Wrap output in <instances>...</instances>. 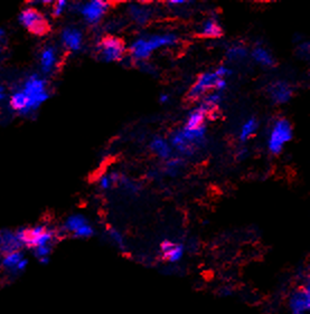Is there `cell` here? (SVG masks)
<instances>
[{"label":"cell","instance_id":"obj_1","mask_svg":"<svg viewBox=\"0 0 310 314\" xmlns=\"http://www.w3.org/2000/svg\"><path fill=\"white\" fill-rule=\"evenodd\" d=\"M180 41L179 34L169 29L140 33L128 44V57L133 64L150 61L156 53L177 47Z\"/></svg>","mask_w":310,"mask_h":314},{"label":"cell","instance_id":"obj_2","mask_svg":"<svg viewBox=\"0 0 310 314\" xmlns=\"http://www.w3.org/2000/svg\"><path fill=\"white\" fill-rule=\"evenodd\" d=\"M169 142L174 154L181 158H190L205 148L207 143V125L201 128L180 126L169 134Z\"/></svg>","mask_w":310,"mask_h":314},{"label":"cell","instance_id":"obj_3","mask_svg":"<svg viewBox=\"0 0 310 314\" xmlns=\"http://www.w3.org/2000/svg\"><path fill=\"white\" fill-rule=\"evenodd\" d=\"M295 137L294 124L289 118L278 117L270 122L266 130V150L273 156H279Z\"/></svg>","mask_w":310,"mask_h":314},{"label":"cell","instance_id":"obj_4","mask_svg":"<svg viewBox=\"0 0 310 314\" xmlns=\"http://www.w3.org/2000/svg\"><path fill=\"white\" fill-rule=\"evenodd\" d=\"M94 53L97 61L105 64H116L128 57V44L117 35H104L96 41Z\"/></svg>","mask_w":310,"mask_h":314},{"label":"cell","instance_id":"obj_5","mask_svg":"<svg viewBox=\"0 0 310 314\" xmlns=\"http://www.w3.org/2000/svg\"><path fill=\"white\" fill-rule=\"evenodd\" d=\"M111 8L112 3L107 0H88L78 2L75 6V9L83 22L91 27L99 26L102 22H104Z\"/></svg>","mask_w":310,"mask_h":314},{"label":"cell","instance_id":"obj_6","mask_svg":"<svg viewBox=\"0 0 310 314\" xmlns=\"http://www.w3.org/2000/svg\"><path fill=\"white\" fill-rule=\"evenodd\" d=\"M23 92L29 100V111H35L50 96L47 91V80L38 75H33L26 80Z\"/></svg>","mask_w":310,"mask_h":314},{"label":"cell","instance_id":"obj_7","mask_svg":"<svg viewBox=\"0 0 310 314\" xmlns=\"http://www.w3.org/2000/svg\"><path fill=\"white\" fill-rule=\"evenodd\" d=\"M221 79L214 71H205L199 74L187 91V99L193 102H199L209 93L215 91L216 84Z\"/></svg>","mask_w":310,"mask_h":314},{"label":"cell","instance_id":"obj_8","mask_svg":"<svg viewBox=\"0 0 310 314\" xmlns=\"http://www.w3.org/2000/svg\"><path fill=\"white\" fill-rule=\"evenodd\" d=\"M19 23L29 33L36 36H44L50 31V25L46 17L36 8L28 7L19 15Z\"/></svg>","mask_w":310,"mask_h":314},{"label":"cell","instance_id":"obj_9","mask_svg":"<svg viewBox=\"0 0 310 314\" xmlns=\"http://www.w3.org/2000/svg\"><path fill=\"white\" fill-rule=\"evenodd\" d=\"M266 94L272 104L286 105L294 99L295 86L287 79L275 78L266 85Z\"/></svg>","mask_w":310,"mask_h":314},{"label":"cell","instance_id":"obj_10","mask_svg":"<svg viewBox=\"0 0 310 314\" xmlns=\"http://www.w3.org/2000/svg\"><path fill=\"white\" fill-rule=\"evenodd\" d=\"M61 43L67 52L72 54L81 53L86 47V34L82 28L70 25L62 29Z\"/></svg>","mask_w":310,"mask_h":314},{"label":"cell","instance_id":"obj_11","mask_svg":"<svg viewBox=\"0 0 310 314\" xmlns=\"http://www.w3.org/2000/svg\"><path fill=\"white\" fill-rule=\"evenodd\" d=\"M126 14L131 23L138 27H144L155 17L154 8L146 2H129L126 7Z\"/></svg>","mask_w":310,"mask_h":314},{"label":"cell","instance_id":"obj_12","mask_svg":"<svg viewBox=\"0 0 310 314\" xmlns=\"http://www.w3.org/2000/svg\"><path fill=\"white\" fill-rule=\"evenodd\" d=\"M290 314H308L310 311L309 285H301L290 293L288 299Z\"/></svg>","mask_w":310,"mask_h":314},{"label":"cell","instance_id":"obj_13","mask_svg":"<svg viewBox=\"0 0 310 314\" xmlns=\"http://www.w3.org/2000/svg\"><path fill=\"white\" fill-rule=\"evenodd\" d=\"M197 36L206 39H216L221 38L224 34V29L220 18L216 15H209L203 18L196 28Z\"/></svg>","mask_w":310,"mask_h":314},{"label":"cell","instance_id":"obj_14","mask_svg":"<svg viewBox=\"0 0 310 314\" xmlns=\"http://www.w3.org/2000/svg\"><path fill=\"white\" fill-rule=\"evenodd\" d=\"M250 58L258 66L266 70L273 69L277 63L272 50L265 44H256L252 48H250Z\"/></svg>","mask_w":310,"mask_h":314},{"label":"cell","instance_id":"obj_15","mask_svg":"<svg viewBox=\"0 0 310 314\" xmlns=\"http://www.w3.org/2000/svg\"><path fill=\"white\" fill-rule=\"evenodd\" d=\"M186 247L180 241H174L171 239L164 240L160 244V254L166 262L171 264H177L185 256Z\"/></svg>","mask_w":310,"mask_h":314},{"label":"cell","instance_id":"obj_16","mask_svg":"<svg viewBox=\"0 0 310 314\" xmlns=\"http://www.w3.org/2000/svg\"><path fill=\"white\" fill-rule=\"evenodd\" d=\"M211 114L212 112L202 102H198L186 114L182 125L186 126V128H201V126L206 125V122L210 118Z\"/></svg>","mask_w":310,"mask_h":314},{"label":"cell","instance_id":"obj_17","mask_svg":"<svg viewBox=\"0 0 310 314\" xmlns=\"http://www.w3.org/2000/svg\"><path fill=\"white\" fill-rule=\"evenodd\" d=\"M40 63L42 71L45 74H52L59 67L61 63V56H59V50L56 46L47 45L42 49Z\"/></svg>","mask_w":310,"mask_h":314},{"label":"cell","instance_id":"obj_18","mask_svg":"<svg viewBox=\"0 0 310 314\" xmlns=\"http://www.w3.org/2000/svg\"><path fill=\"white\" fill-rule=\"evenodd\" d=\"M149 150L156 158L163 161H167L173 156H175L168 138L164 137V135H154L150 139Z\"/></svg>","mask_w":310,"mask_h":314},{"label":"cell","instance_id":"obj_19","mask_svg":"<svg viewBox=\"0 0 310 314\" xmlns=\"http://www.w3.org/2000/svg\"><path fill=\"white\" fill-rule=\"evenodd\" d=\"M225 57L231 64H243L250 58V48L242 41L230 44L225 49Z\"/></svg>","mask_w":310,"mask_h":314},{"label":"cell","instance_id":"obj_20","mask_svg":"<svg viewBox=\"0 0 310 314\" xmlns=\"http://www.w3.org/2000/svg\"><path fill=\"white\" fill-rule=\"evenodd\" d=\"M260 130V121L256 117H250L245 118L243 123L240 125L239 132H237V139L242 144H245L250 140L254 138Z\"/></svg>","mask_w":310,"mask_h":314},{"label":"cell","instance_id":"obj_21","mask_svg":"<svg viewBox=\"0 0 310 314\" xmlns=\"http://www.w3.org/2000/svg\"><path fill=\"white\" fill-rule=\"evenodd\" d=\"M22 246L23 245L17 239L15 233L7 229L0 231V255L6 256L8 254L18 252Z\"/></svg>","mask_w":310,"mask_h":314},{"label":"cell","instance_id":"obj_22","mask_svg":"<svg viewBox=\"0 0 310 314\" xmlns=\"http://www.w3.org/2000/svg\"><path fill=\"white\" fill-rule=\"evenodd\" d=\"M121 173L118 171H105L101 173L96 180V185L102 192H109L117 187L119 181H120Z\"/></svg>","mask_w":310,"mask_h":314},{"label":"cell","instance_id":"obj_23","mask_svg":"<svg viewBox=\"0 0 310 314\" xmlns=\"http://www.w3.org/2000/svg\"><path fill=\"white\" fill-rule=\"evenodd\" d=\"M88 223H90V220H89L87 216H84L83 214H73L66 218L62 231L67 233V234L73 235L76 231H79L81 227Z\"/></svg>","mask_w":310,"mask_h":314},{"label":"cell","instance_id":"obj_24","mask_svg":"<svg viewBox=\"0 0 310 314\" xmlns=\"http://www.w3.org/2000/svg\"><path fill=\"white\" fill-rule=\"evenodd\" d=\"M186 161L184 158L178 156H173L171 159L165 161V175L168 177H177L179 173L184 170Z\"/></svg>","mask_w":310,"mask_h":314},{"label":"cell","instance_id":"obj_25","mask_svg":"<svg viewBox=\"0 0 310 314\" xmlns=\"http://www.w3.org/2000/svg\"><path fill=\"white\" fill-rule=\"evenodd\" d=\"M223 100H224V93L213 91L209 93L206 96H204L199 102H202V103L205 105V107L209 109L212 113H213L218 111V109L221 107Z\"/></svg>","mask_w":310,"mask_h":314},{"label":"cell","instance_id":"obj_26","mask_svg":"<svg viewBox=\"0 0 310 314\" xmlns=\"http://www.w3.org/2000/svg\"><path fill=\"white\" fill-rule=\"evenodd\" d=\"M10 105L12 109L16 110V111H19L23 114H27L31 112L29 111V100L28 97L24 94L23 91L17 92L11 96Z\"/></svg>","mask_w":310,"mask_h":314},{"label":"cell","instance_id":"obj_27","mask_svg":"<svg viewBox=\"0 0 310 314\" xmlns=\"http://www.w3.org/2000/svg\"><path fill=\"white\" fill-rule=\"evenodd\" d=\"M107 239L113 247H116L120 250L126 249L127 241L122 233L117 228H109L107 231Z\"/></svg>","mask_w":310,"mask_h":314},{"label":"cell","instance_id":"obj_28","mask_svg":"<svg viewBox=\"0 0 310 314\" xmlns=\"http://www.w3.org/2000/svg\"><path fill=\"white\" fill-rule=\"evenodd\" d=\"M22 260H23V253L20 252V250H18V252H14L11 254H8V255L6 256H3L1 265L7 270L15 272L16 266L18 265V263Z\"/></svg>","mask_w":310,"mask_h":314},{"label":"cell","instance_id":"obj_29","mask_svg":"<svg viewBox=\"0 0 310 314\" xmlns=\"http://www.w3.org/2000/svg\"><path fill=\"white\" fill-rule=\"evenodd\" d=\"M95 235V228L91 223H88L84 226L81 227L79 231H76L72 237L76 239H89L92 238Z\"/></svg>","mask_w":310,"mask_h":314},{"label":"cell","instance_id":"obj_30","mask_svg":"<svg viewBox=\"0 0 310 314\" xmlns=\"http://www.w3.org/2000/svg\"><path fill=\"white\" fill-rule=\"evenodd\" d=\"M70 8V3L65 0H58V1L53 2L52 6V16L54 18H58L64 15V12Z\"/></svg>","mask_w":310,"mask_h":314},{"label":"cell","instance_id":"obj_31","mask_svg":"<svg viewBox=\"0 0 310 314\" xmlns=\"http://www.w3.org/2000/svg\"><path fill=\"white\" fill-rule=\"evenodd\" d=\"M214 72L220 78H223V79H227L233 75V69L230 65H226V64L219 65L214 70Z\"/></svg>","mask_w":310,"mask_h":314},{"label":"cell","instance_id":"obj_32","mask_svg":"<svg viewBox=\"0 0 310 314\" xmlns=\"http://www.w3.org/2000/svg\"><path fill=\"white\" fill-rule=\"evenodd\" d=\"M53 250V246H40V247L34 248V254L38 260H44V258H49L50 253Z\"/></svg>","mask_w":310,"mask_h":314},{"label":"cell","instance_id":"obj_33","mask_svg":"<svg viewBox=\"0 0 310 314\" xmlns=\"http://www.w3.org/2000/svg\"><path fill=\"white\" fill-rule=\"evenodd\" d=\"M189 1H186V0H169L166 2L167 7L169 9H181V8H185L186 5H189Z\"/></svg>","mask_w":310,"mask_h":314},{"label":"cell","instance_id":"obj_34","mask_svg":"<svg viewBox=\"0 0 310 314\" xmlns=\"http://www.w3.org/2000/svg\"><path fill=\"white\" fill-rule=\"evenodd\" d=\"M248 156H249V150L246 149L245 147L241 148V149H239L236 152V158L239 159V160L246 159V158H248Z\"/></svg>","mask_w":310,"mask_h":314},{"label":"cell","instance_id":"obj_35","mask_svg":"<svg viewBox=\"0 0 310 314\" xmlns=\"http://www.w3.org/2000/svg\"><path fill=\"white\" fill-rule=\"evenodd\" d=\"M171 100H172L171 94H168V93H161V94H160L159 97H158L159 103L163 104V105L168 104L169 102H171Z\"/></svg>","mask_w":310,"mask_h":314},{"label":"cell","instance_id":"obj_36","mask_svg":"<svg viewBox=\"0 0 310 314\" xmlns=\"http://www.w3.org/2000/svg\"><path fill=\"white\" fill-rule=\"evenodd\" d=\"M27 263H28V261H27V260H24V258H23V260L18 263V265L16 266L15 272H17V271H23V270L26 269Z\"/></svg>","mask_w":310,"mask_h":314},{"label":"cell","instance_id":"obj_37","mask_svg":"<svg viewBox=\"0 0 310 314\" xmlns=\"http://www.w3.org/2000/svg\"><path fill=\"white\" fill-rule=\"evenodd\" d=\"M6 97V94H5V88H3V86L0 85V101L3 100Z\"/></svg>","mask_w":310,"mask_h":314},{"label":"cell","instance_id":"obj_38","mask_svg":"<svg viewBox=\"0 0 310 314\" xmlns=\"http://www.w3.org/2000/svg\"><path fill=\"white\" fill-rule=\"evenodd\" d=\"M5 36H6L5 31H3V29H0V41H1L3 38H5Z\"/></svg>","mask_w":310,"mask_h":314}]
</instances>
